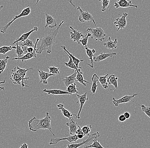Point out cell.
<instances>
[{
    "label": "cell",
    "instance_id": "obj_1",
    "mask_svg": "<svg viewBox=\"0 0 150 148\" xmlns=\"http://www.w3.org/2000/svg\"><path fill=\"white\" fill-rule=\"evenodd\" d=\"M64 23L63 21L59 24L57 28L54 31L50 30L49 31L46 33L45 36H43L41 39L40 46L36 50V53L41 54L42 52L47 50L48 54H50L52 52V48L54 43L56 42V39L57 35L59 33L61 25Z\"/></svg>",
    "mask_w": 150,
    "mask_h": 148
},
{
    "label": "cell",
    "instance_id": "obj_2",
    "mask_svg": "<svg viewBox=\"0 0 150 148\" xmlns=\"http://www.w3.org/2000/svg\"><path fill=\"white\" fill-rule=\"evenodd\" d=\"M28 126L29 129L33 132H37L40 129L48 130L53 136H55L52 129L51 117L48 112L44 118L37 119L34 117L32 118L28 122Z\"/></svg>",
    "mask_w": 150,
    "mask_h": 148
},
{
    "label": "cell",
    "instance_id": "obj_3",
    "mask_svg": "<svg viewBox=\"0 0 150 148\" xmlns=\"http://www.w3.org/2000/svg\"><path fill=\"white\" fill-rule=\"evenodd\" d=\"M86 32L91 34L92 39L96 41H103L106 36L105 31L100 27L95 28H88Z\"/></svg>",
    "mask_w": 150,
    "mask_h": 148
},
{
    "label": "cell",
    "instance_id": "obj_4",
    "mask_svg": "<svg viewBox=\"0 0 150 148\" xmlns=\"http://www.w3.org/2000/svg\"><path fill=\"white\" fill-rule=\"evenodd\" d=\"M31 10L30 7V6H28V7L23 9L20 14H19L18 15H16V16H15V17L13 18V20H12L11 21L7 23L6 25H5L4 26V27L1 28V33H2V34L5 33L9 26H10V25L12 24V23H13L15 21H16L17 19L21 18L23 17L27 16H29V15L31 14Z\"/></svg>",
    "mask_w": 150,
    "mask_h": 148
},
{
    "label": "cell",
    "instance_id": "obj_5",
    "mask_svg": "<svg viewBox=\"0 0 150 148\" xmlns=\"http://www.w3.org/2000/svg\"><path fill=\"white\" fill-rule=\"evenodd\" d=\"M77 9L80 12L79 20L81 22L84 23V22H88V21H92L95 26H96L94 19L92 15L89 12L87 11V10H82V9L79 6L77 7Z\"/></svg>",
    "mask_w": 150,
    "mask_h": 148
},
{
    "label": "cell",
    "instance_id": "obj_6",
    "mask_svg": "<svg viewBox=\"0 0 150 148\" xmlns=\"http://www.w3.org/2000/svg\"><path fill=\"white\" fill-rule=\"evenodd\" d=\"M100 133L98 132L94 133L92 134H90L88 138L86 140L82 141L81 143H77V144H67V145L66 148H79L81 146L86 145V144L92 142L93 139L95 138H98L100 137Z\"/></svg>",
    "mask_w": 150,
    "mask_h": 148
},
{
    "label": "cell",
    "instance_id": "obj_7",
    "mask_svg": "<svg viewBox=\"0 0 150 148\" xmlns=\"http://www.w3.org/2000/svg\"><path fill=\"white\" fill-rule=\"evenodd\" d=\"M138 94V93H134L131 95H126L118 99H116L115 98L113 97L112 98V103L114 106L118 107L120 104H125L131 102H134V101L133 100V98Z\"/></svg>",
    "mask_w": 150,
    "mask_h": 148
},
{
    "label": "cell",
    "instance_id": "obj_8",
    "mask_svg": "<svg viewBox=\"0 0 150 148\" xmlns=\"http://www.w3.org/2000/svg\"><path fill=\"white\" fill-rule=\"evenodd\" d=\"M128 16V14L127 13H124L121 17L115 19L114 21V24L117 27V31L120 30H123L125 28L127 24L126 17Z\"/></svg>",
    "mask_w": 150,
    "mask_h": 148
},
{
    "label": "cell",
    "instance_id": "obj_9",
    "mask_svg": "<svg viewBox=\"0 0 150 148\" xmlns=\"http://www.w3.org/2000/svg\"><path fill=\"white\" fill-rule=\"evenodd\" d=\"M79 138L76 134L64 138H51L49 144L50 145H55L58 144L59 142L62 140H67L70 143L72 142H76L77 140H78Z\"/></svg>",
    "mask_w": 150,
    "mask_h": 148
},
{
    "label": "cell",
    "instance_id": "obj_10",
    "mask_svg": "<svg viewBox=\"0 0 150 148\" xmlns=\"http://www.w3.org/2000/svg\"><path fill=\"white\" fill-rule=\"evenodd\" d=\"M87 92H85L82 95L76 94L77 97L78 99V101L76 102V104L79 103V107L78 113L77 114H76V116L75 117H76V118L78 119H80V115L81 111H82L83 106H84V104L85 103L86 101L88 100V98L87 97Z\"/></svg>",
    "mask_w": 150,
    "mask_h": 148
},
{
    "label": "cell",
    "instance_id": "obj_11",
    "mask_svg": "<svg viewBox=\"0 0 150 148\" xmlns=\"http://www.w3.org/2000/svg\"><path fill=\"white\" fill-rule=\"evenodd\" d=\"M40 40L38 38L36 39V42H35V44L34 49L33 52L31 53H28L27 54H25L22 56V57H20V58H18V57H15V58H13L12 60H21L22 62H24V61H26V60H30V59H32V58H36L37 57V55H36V47H37V45L38 43V41Z\"/></svg>",
    "mask_w": 150,
    "mask_h": 148
},
{
    "label": "cell",
    "instance_id": "obj_12",
    "mask_svg": "<svg viewBox=\"0 0 150 148\" xmlns=\"http://www.w3.org/2000/svg\"><path fill=\"white\" fill-rule=\"evenodd\" d=\"M17 69L18 72L19 74L20 75L22 79V83H21V85H22V90H24L23 89L24 87H29L28 86L26 85V83L24 82L25 80H28L30 79L29 77H26V74L27 72H28V71L32 70L34 69L33 68H29L27 69H22L21 68L19 67V66H17Z\"/></svg>",
    "mask_w": 150,
    "mask_h": 148
},
{
    "label": "cell",
    "instance_id": "obj_13",
    "mask_svg": "<svg viewBox=\"0 0 150 148\" xmlns=\"http://www.w3.org/2000/svg\"><path fill=\"white\" fill-rule=\"evenodd\" d=\"M10 79L14 84H21V82H22V79L18 72L17 67L14 68L11 71Z\"/></svg>",
    "mask_w": 150,
    "mask_h": 148
},
{
    "label": "cell",
    "instance_id": "obj_14",
    "mask_svg": "<svg viewBox=\"0 0 150 148\" xmlns=\"http://www.w3.org/2000/svg\"><path fill=\"white\" fill-rule=\"evenodd\" d=\"M114 6L118 9L119 8H128V7H135L138 8L137 5L132 4V1H128L127 0H117V2L114 4Z\"/></svg>",
    "mask_w": 150,
    "mask_h": 148
},
{
    "label": "cell",
    "instance_id": "obj_15",
    "mask_svg": "<svg viewBox=\"0 0 150 148\" xmlns=\"http://www.w3.org/2000/svg\"><path fill=\"white\" fill-rule=\"evenodd\" d=\"M70 29L72 30V32H70V38L74 42H76L78 44H80V40L84 36L82 32L79 30H75L72 26H70Z\"/></svg>",
    "mask_w": 150,
    "mask_h": 148
},
{
    "label": "cell",
    "instance_id": "obj_16",
    "mask_svg": "<svg viewBox=\"0 0 150 148\" xmlns=\"http://www.w3.org/2000/svg\"><path fill=\"white\" fill-rule=\"evenodd\" d=\"M116 55H117V53L116 52H102L99 55L96 56H95L94 57V62H100L101 61H103V60H105L108 57H113V59L114 56Z\"/></svg>",
    "mask_w": 150,
    "mask_h": 148
},
{
    "label": "cell",
    "instance_id": "obj_17",
    "mask_svg": "<svg viewBox=\"0 0 150 148\" xmlns=\"http://www.w3.org/2000/svg\"><path fill=\"white\" fill-rule=\"evenodd\" d=\"M38 71L39 79H40V82L38 83V84L41 83H42L44 84H47V79H49V78L51 77V76H55V75L54 74L48 73V72L43 71L41 70L38 69Z\"/></svg>",
    "mask_w": 150,
    "mask_h": 148
},
{
    "label": "cell",
    "instance_id": "obj_18",
    "mask_svg": "<svg viewBox=\"0 0 150 148\" xmlns=\"http://www.w3.org/2000/svg\"><path fill=\"white\" fill-rule=\"evenodd\" d=\"M57 107L59 110H61L63 115L67 118L70 121L73 120V116H75V117L76 116V114H72L70 111L66 109L63 104H58V105H57Z\"/></svg>",
    "mask_w": 150,
    "mask_h": 148
},
{
    "label": "cell",
    "instance_id": "obj_19",
    "mask_svg": "<svg viewBox=\"0 0 150 148\" xmlns=\"http://www.w3.org/2000/svg\"><path fill=\"white\" fill-rule=\"evenodd\" d=\"M45 15L46 18L45 28H47L48 27L51 28L57 27V23H56V19H54V18L51 15L47 14L46 13H45Z\"/></svg>",
    "mask_w": 150,
    "mask_h": 148
},
{
    "label": "cell",
    "instance_id": "obj_20",
    "mask_svg": "<svg viewBox=\"0 0 150 148\" xmlns=\"http://www.w3.org/2000/svg\"><path fill=\"white\" fill-rule=\"evenodd\" d=\"M77 74V71H74V72L73 74L68 76H66L64 79H62V81L64 83L66 87H67L68 86L71 84L75 83Z\"/></svg>",
    "mask_w": 150,
    "mask_h": 148
},
{
    "label": "cell",
    "instance_id": "obj_21",
    "mask_svg": "<svg viewBox=\"0 0 150 148\" xmlns=\"http://www.w3.org/2000/svg\"><path fill=\"white\" fill-rule=\"evenodd\" d=\"M117 43L118 41L117 38L115 39L114 41H112L111 37H109L106 42H104L103 45L105 48L108 49L114 50L117 48Z\"/></svg>",
    "mask_w": 150,
    "mask_h": 148
},
{
    "label": "cell",
    "instance_id": "obj_22",
    "mask_svg": "<svg viewBox=\"0 0 150 148\" xmlns=\"http://www.w3.org/2000/svg\"><path fill=\"white\" fill-rule=\"evenodd\" d=\"M38 30V28L37 27H35L34 28L32 29L30 31L28 32L24 33L19 38H18L17 39H16L13 42V45L16 44V43H18L19 42H23L25 41V40H27L28 38H29L31 34L33 32L36 31Z\"/></svg>",
    "mask_w": 150,
    "mask_h": 148
},
{
    "label": "cell",
    "instance_id": "obj_23",
    "mask_svg": "<svg viewBox=\"0 0 150 148\" xmlns=\"http://www.w3.org/2000/svg\"><path fill=\"white\" fill-rule=\"evenodd\" d=\"M84 48L86 51V54L88 56V59L90 60V62H91V64H87V65L91 68H93L94 54L96 53V50L94 49H89L87 46H84Z\"/></svg>",
    "mask_w": 150,
    "mask_h": 148
},
{
    "label": "cell",
    "instance_id": "obj_24",
    "mask_svg": "<svg viewBox=\"0 0 150 148\" xmlns=\"http://www.w3.org/2000/svg\"><path fill=\"white\" fill-rule=\"evenodd\" d=\"M43 93H47L48 95H71L67 91L61 90V89H44L42 91Z\"/></svg>",
    "mask_w": 150,
    "mask_h": 148
},
{
    "label": "cell",
    "instance_id": "obj_25",
    "mask_svg": "<svg viewBox=\"0 0 150 148\" xmlns=\"http://www.w3.org/2000/svg\"><path fill=\"white\" fill-rule=\"evenodd\" d=\"M66 125L69 128V133L71 135L76 134V132L78 129L77 123L72 120L66 123Z\"/></svg>",
    "mask_w": 150,
    "mask_h": 148
},
{
    "label": "cell",
    "instance_id": "obj_26",
    "mask_svg": "<svg viewBox=\"0 0 150 148\" xmlns=\"http://www.w3.org/2000/svg\"><path fill=\"white\" fill-rule=\"evenodd\" d=\"M65 53L66 54L67 56L69 57V61H68V62H67V63L65 62H63L64 64L66 66L71 69L73 70L74 71H77V72H78L80 70L82 69V68H81V67H79V69H77V68L76 67V65H75L74 63V61L72 60V58L70 57V56L66 52H65Z\"/></svg>",
    "mask_w": 150,
    "mask_h": 148
},
{
    "label": "cell",
    "instance_id": "obj_27",
    "mask_svg": "<svg viewBox=\"0 0 150 148\" xmlns=\"http://www.w3.org/2000/svg\"><path fill=\"white\" fill-rule=\"evenodd\" d=\"M61 47L64 52L67 53L70 56V57L72 58V60L74 61V63L76 66L77 69H79V63H80V62H83V61H84V60H83V59H81L80 60V59H78L77 58L75 57L72 54L70 53L67 50L65 46H61Z\"/></svg>",
    "mask_w": 150,
    "mask_h": 148
},
{
    "label": "cell",
    "instance_id": "obj_28",
    "mask_svg": "<svg viewBox=\"0 0 150 148\" xmlns=\"http://www.w3.org/2000/svg\"><path fill=\"white\" fill-rule=\"evenodd\" d=\"M83 71L82 69L80 70L78 72H77L76 77V81L79 82L80 84L83 85L84 86H86V84H91V83L87 82L86 80H84L83 76Z\"/></svg>",
    "mask_w": 150,
    "mask_h": 148
},
{
    "label": "cell",
    "instance_id": "obj_29",
    "mask_svg": "<svg viewBox=\"0 0 150 148\" xmlns=\"http://www.w3.org/2000/svg\"><path fill=\"white\" fill-rule=\"evenodd\" d=\"M98 79H99V77L97 76L96 74H93L91 78L92 84L91 87V91L93 95L95 94L96 92V90H97V87H98L97 83L98 82Z\"/></svg>",
    "mask_w": 150,
    "mask_h": 148
},
{
    "label": "cell",
    "instance_id": "obj_30",
    "mask_svg": "<svg viewBox=\"0 0 150 148\" xmlns=\"http://www.w3.org/2000/svg\"><path fill=\"white\" fill-rule=\"evenodd\" d=\"M118 77H116L115 74H111L108 78L107 82L109 84L111 85L114 87V88L118 89Z\"/></svg>",
    "mask_w": 150,
    "mask_h": 148
},
{
    "label": "cell",
    "instance_id": "obj_31",
    "mask_svg": "<svg viewBox=\"0 0 150 148\" xmlns=\"http://www.w3.org/2000/svg\"><path fill=\"white\" fill-rule=\"evenodd\" d=\"M9 58L10 57L9 56H7L4 59L0 60V74H1L5 69L9 70L6 68V66Z\"/></svg>",
    "mask_w": 150,
    "mask_h": 148
},
{
    "label": "cell",
    "instance_id": "obj_32",
    "mask_svg": "<svg viewBox=\"0 0 150 148\" xmlns=\"http://www.w3.org/2000/svg\"><path fill=\"white\" fill-rule=\"evenodd\" d=\"M108 76V74H106L105 76H99L98 79V82L100 83L101 86L105 89H107L108 88L107 82Z\"/></svg>",
    "mask_w": 150,
    "mask_h": 148
},
{
    "label": "cell",
    "instance_id": "obj_33",
    "mask_svg": "<svg viewBox=\"0 0 150 148\" xmlns=\"http://www.w3.org/2000/svg\"><path fill=\"white\" fill-rule=\"evenodd\" d=\"M83 148H105L101 145L98 140V138H95L93 139L92 144L89 146H85Z\"/></svg>",
    "mask_w": 150,
    "mask_h": 148
},
{
    "label": "cell",
    "instance_id": "obj_34",
    "mask_svg": "<svg viewBox=\"0 0 150 148\" xmlns=\"http://www.w3.org/2000/svg\"><path fill=\"white\" fill-rule=\"evenodd\" d=\"M67 91L70 93V95H73V94H78V89L77 88L76 86V84L74 83L71 84L70 85L68 86L67 87Z\"/></svg>",
    "mask_w": 150,
    "mask_h": 148
},
{
    "label": "cell",
    "instance_id": "obj_35",
    "mask_svg": "<svg viewBox=\"0 0 150 148\" xmlns=\"http://www.w3.org/2000/svg\"><path fill=\"white\" fill-rule=\"evenodd\" d=\"M16 47L12 46H3L0 47V54H5L8 52L13 50V49H16Z\"/></svg>",
    "mask_w": 150,
    "mask_h": 148
},
{
    "label": "cell",
    "instance_id": "obj_36",
    "mask_svg": "<svg viewBox=\"0 0 150 148\" xmlns=\"http://www.w3.org/2000/svg\"><path fill=\"white\" fill-rule=\"evenodd\" d=\"M16 49L15 50V53L18 56V57H17L20 58L24 55V52L21 47L18 45V43H16Z\"/></svg>",
    "mask_w": 150,
    "mask_h": 148
},
{
    "label": "cell",
    "instance_id": "obj_37",
    "mask_svg": "<svg viewBox=\"0 0 150 148\" xmlns=\"http://www.w3.org/2000/svg\"><path fill=\"white\" fill-rule=\"evenodd\" d=\"M91 34L89 33H88L87 34L84 35V36L82 37V39L80 40V43L82 44L83 46H87L88 41L89 38L91 37Z\"/></svg>",
    "mask_w": 150,
    "mask_h": 148
},
{
    "label": "cell",
    "instance_id": "obj_38",
    "mask_svg": "<svg viewBox=\"0 0 150 148\" xmlns=\"http://www.w3.org/2000/svg\"><path fill=\"white\" fill-rule=\"evenodd\" d=\"M92 129V125H87L83 126L82 128V131L83 134L85 136H89L90 135V132Z\"/></svg>",
    "mask_w": 150,
    "mask_h": 148
},
{
    "label": "cell",
    "instance_id": "obj_39",
    "mask_svg": "<svg viewBox=\"0 0 150 148\" xmlns=\"http://www.w3.org/2000/svg\"><path fill=\"white\" fill-rule=\"evenodd\" d=\"M25 46L28 47L34 48L35 45L32 40L28 39L27 40H25L24 42H21V47Z\"/></svg>",
    "mask_w": 150,
    "mask_h": 148
},
{
    "label": "cell",
    "instance_id": "obj_40",
    "mask_svg": "<svg viewBox=\"0 0 150 148\" xmlns=\"http://www.w3.org/2000/svg\"><path fill=\"white\" fill-rule=\"evenodd\" d=\"M141 108L142 111L150 119V107L145 106L144 104H139Z\"/></svg>",
    "mask_w": 150,
    "mask_h": 148
},
{
    "label": "cell",
    "instance_id": "obj_41",
    "mask_svg": "<svg viewBox=\"0 0 150 148\" xmlns=\"http://www.w3.org/2000/svg\"><path fill=\"white\" fill-rule=\"evenodd\" d=\"M48 68L49 70V73L50 74H53L54 75L60 74L59 70L60 69V68L52 66L48 67Z\"/></svg>",
    "mask_w": 150,
    "mask_h": 148
},
{
    "label": "cell",
    "instance_id": "obj_42",
    "mask_svg": "<svg viewBox=\"0 0 150 148\" xmlns=\"http://www.w3.org/2000/svg\"><path fill=\"white\" fill-rule=\"evenodd\" d=\"M110 0H103L102 2V6H101V11L104 12L106 11L107 9L108 6L109 4Z\"/></svg>",
    "mask_w": 150,
    "mask_h": 148
},
{
    "label": "cell",
    "instance_id": "obj_43",
    "mask_svg": "<svg viewBox=\"0 0 150 148\" xmlns=\"http://www.w3.org/2000/svg\"><path fill=\"white\" fill-rule=\"evenodd\" d=\"M126 118L125 117L124 114H122L120 115L119 116V117H118V121L120 122H124L126 120Z\"/></svg>",
    "mask_w": 150,
    "mask_h": 148
},
{
    "label": "cell",
    "instance_id": "obj_44",
    "mask_svg": "<svg viewBox=\"0 0 150 148\" xmlns=\"http://www.w3.org/2000/svg\"><path fill=\"white\" fill-rule=\"evenodd\" d=\"M76 134H83V133L82 131V128H81L79 125L78 126V129H77L76 132Z\"/></svg>",
    "mask_w": 150,
    "mask_h": 148
},
{
    "label": "cell",
    "instance_id": "obj_45",
    "mask_svg": "<svg viewBox=\"0 0 150 148\" xmlns=\"http://www.w3.org/2000/svg\"><path fill=\"white\" fill-rule=\"evenodd\" d=\"M125 117L127 119H129L130 117H131V114L130 113L128 112H125V113L124 114Z\"/></svg>",
    "mask_w": 150,
    "mask_h": 148
},
{
    "label": "cell",
    "instance_id": "obj_46",
    "mask_svg": "<svg viewBox=\"0 0 150 148\" xmlns=\"http://www.w3.org/2000/svg\"><path fill=\"white\" fill-rule=\"evenodd\" d=\"M21 48H22V50H23V52H24V55L27 54V53H28V47L27 46H23L21 47Z\"/></svg>",
    "mask_w": 150,
    "mask_h": 148
},
{
    "label": "cell",
    "instance_id": "obj_47",
    "mask_svg": "<svg viewBox=\"0 0 150 148\" xmlns=\"http://www.w3.org/2000/svg\"><path fill=\"white\" fill-rule=\"evenodd\" d=\"M6 82V79H4V80L2 82H0V84H4ZM4 87H0V90H4Z\"/></svg>",
    "mask_w": 150,
    "mask_h": 148
},
{
    "label": "cell",
    "instance_id": "obj_48",
    "mask_svg": "<svg viewBox=\"0 0 150 148\" xmlns=\"http://www.w3.org/2000/svg\"><path fill=\"white\" fill-rule=\"evenodd\" d=\"M34 49V48H33V47H28V53H31L33 52Z\"/></svg>",
    "mask_w": 150,
    "mask_h": 148
},
{
    "label": "cell",
    "instance_id": "obj_49",
    "mask_svg": "<svg viewBox=\"0 0 150 148\" xmlns=\"http://www.w3.org/2000/svg\"><path fill=\"white\" fill-rule=\"evenodd\" d=\"M28 147H29V146H28V144H26V143H23V144L21 145L19 148H28Z\"/></svg>",
    "mask_w": 150,
    "mask_h": 148
},
{
    "label": "cell",
    "instance_id": "obj_50",
    "mask_svg": "<svg viewBox=\"0 0 150 148\" xmlns=\"http://www.w3.org/2000/svg\"><path fill=\"white\" fill-rule=\"evenodd\" d=\"M77 135L79 139H82L83 137H84L85 136L83 134H76Z\"/></svg>",
    "mask_w": 150,
    "mask_h": 148
},
{
    "label": "cell",
    "instance_id": "obj_51",
    "mask_svg": "<svg viewBox=\"0 0 150 148\" xmlns=\"http://www.w3.org/2000/svg\"><path fill=\"white\" fill-rule=\"evenodd\" d=\"M68 1L69 2V3L72 5V6H74V7H75V5L74 4H73V3L72 2V0H68Z\"/></svg>",
    "mask_w": 150,
    "mask_h": 148
},
{
    "label": "cell",
    "instance_id": "obj_52",
    "mask_svg": "<svg viewBox=\"0 0 150 148\" xmlns=\"http://www.w3.org/2000/svg\"><path fill=\"white\" fill-rule=\"evenodd\" d=\"M3 6L0 5V11H1V10L3 9Z\"/></svg>",
    "mask_w": 150,
    "mask_h": 148
},
{
    "label": "cell",
    "instance_id": "obj_53",
    "mask_svg": "<svg viewBox=\"0 0 150 148\" xmlns=\"http://www.w3.org/2000/svg\"><path fill=\"white\" fill-rule=\"evenodd\" d=\"M41 1V0H37V1H36V3L35 4V5L38 4V2L39 1Z\"/></svg>",
    "mask_w": 150,
    "mask_h": 148
},
{
    "label": "cell",
    "instance_id": "obj_54",
    "mask_svg": "<svg viewBox=\"0 0 150 148\" xmlns=\"http://www.w3.org/2000/svg\"><path fill=\"white\" fill-rule=\"evenodd\" d=\"M103 1V0H99V1H100V2Z\"/></svg>",
    "mask_w": 150,
    "mask_h": 148
}]
</instances>
